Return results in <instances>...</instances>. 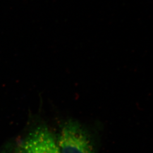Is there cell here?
Here are the masks:
<instances>
[{
  "instance_id": "obj_1",
  "label": "cell",
  "mask_w": 153,
  "mask_h": 153,
  "mask_svg": "<svg viewBox=\"0 0 153 153\" xmlns=\"http://www.w3.org/2000/svg\"><path fill=\"white\" fill-rule=\"evenodd\" d=\"M0 153H60L56 138L47 126L40 124L6 145Z\"/></svg>"
},
{
  "instance_id": "obj_2",
  "label": "cell",
  "mask_w": 153,
  "mask_h": 153,
  "mask_svg": "<svg viewBox=\"0 0 153 153\" xmlns=\"http://www.w3.org/2000/svg\"><path fill=\"white\" fill-rule=\"evenodd\" d=\"M56 138L60 153H95L90 135L75 120L65 122Z\"/></svg>"
}]
</instances>
